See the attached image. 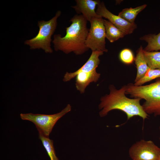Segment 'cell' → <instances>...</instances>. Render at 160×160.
<instances>
[{"mask_svg": "<svg viewBox=\"0 0 160 160\" xmlns=\"http://www.w3.org/2000/svg\"><path fill=\"white\" fill-rule=\"evenodd\" d=\"M119 57L121 62L127 64L132 63L135 59L132 52L128 49L121 50L119 53Z\"/></svg>", "mask_w": 160, "mask_h": 160, "instance_id": "cell-19", "label": "cell"}, {"mask_svg": "<svg viewBox=\"0 0 160 160\" xmlns=\"http://www.w3.org/2000/svg\"><path fill=\"white\" fill-rule=\"evenodd\" d=\"M103 23L105 28L106 38L110 42H113L125 36L122 31L109 20L103 19Z\"/></svg>", "mask_w": 160, "mask_h": 160, "instance_id": "cell-13", "label": "cell"}, {"mask_svg": "<svg viewBox=\"0 0 160 160\" xmlns=\"http://www.w3.org/2000/svg\"><path fill=\"white\" fill-rule=\"evenodd\" d=\"M90 27L86 41V45L92 51L107 52L105 47L106 33L101 17H94L90 22Z\"/></svg>", "mask_w": 160, "mask_h": 160, "instance_id": "cell-6", "label": "cell"}, {"mask_svg": "<svg viewBox=\"0 0 160 160\" xmlns=\"http://www.w3.org/2000/svg\"><path fill=\"white\" fill-rule=\"evenodd\" d=\"M96 11L98 15L107 19L122 31L125 35L132 33L137 28L135 23H130L118 15L111 12L106 8L103 1H99Z\"/></svg>", "mask_w": 160, "mask_h": 160, "instance_id": "cell-8", "label": "cell"}, {"mask_svg": "<svg viewBox=\"0 0 160 160\" xmlns=\"http://www.w3.org/2000/svg\"><path fill=\"white\" fill-rule=\"evenodd\" d=\"M71 110L69 104L59 113L51 115L34 114L31 113H21V119L33 122L36 126L39 132L49 137L53 128L57 121Z\"/></svg>", "mask_w": 160, "mask_h": 160, "instance_id": "cell-5", "label": "cell"}, {"mask_svg": "<svg viewBox=\"0 0 160 160\" xmlns=\"http://www.w3.org/2000/svg\"><path fill=\"white\" fill-rule=\"evenodd\" d=\"M134 60L137 69L136 76L134 81L135 83L142 78L149 68L145 59L142 46L137 51Z\"/></svg>", "mask_w": 160, "mask_h": 160, "instance_id": "cell-12", "label": "cell"}, {"mask_svg": "<svg viewBox=\"0 0 160 160\" xmlns=\"http://www.w3.org/2000/svg\"><path fill=\"white\" fill-rule=\"evenodd\" d=\"M143 52L150 68L160 69V51L147 52L143 49Z\"/></svg>", "mask_w": 160, "mask_h": 160, "instance_id": "cell-16", "label": "cell"}, {"mask_svg": "<svg viewBox=\"0 0 160 160\" xmlns=\"http://www.w3.org/2000/svg\"><path fill=\"white\" fill-rule=\"evenodd\" d=\"M39 138L41 141L42 145L49 157L50 160H59L57 157L53 145V141L41 133L39 132Z\"/></svg>", "mask_w": 160, "mask_h": 160, "instance_id": "cell-17", "label": "cell"}, {"mask_svg": "<svg viewBox=\"0 0 160 160\" xmlns=\"http://www.w3.org/2000/svg\"><path fill=\"white\" fill-rule=\"evenodd\" d=\"M103 53L102 51H92L90 57L81 67L74 72H67L65 74L63 81L64 82L69 81L80 72H89L96 69L100 63L99 57L103 55Z\"/></svg>", "mask_w": 160, "mask_h": 160, "instance_id": "cell-10", "label": "cell"}, {"mask_svg": "<svg viewBox=\"0 0 160 160\" xmlns=\"http://www.w3.org/2000/svg\"><path fill=\"white\" fill-rule=\"evenodd\" d=\"M147 6L146 4L134 8L123 9L118 15L119 16L132 24H135V20L137 15Z\"/></svg>", "mask_w": 160, "mask_h": 160, "instance_id": "cell-15", "label": "cell"}, {"mask_svg": "<svg viewBox=\"0 0 160 160\" xmlns=\"http://www.w3.org/2000/svg\"><path fill=\"white\" fill-rule=\"evenodd\" d=\"M71 23L66 28V34L62 37L55 35L52 42L55 51L60 50L66 54L73 52L76 55L84 53L89 50L86 41L89 29L87 20L82 15H74L71 19Z\"/></svg>", "mask_w": 160, "mask_h": 160, "instance_id": "cell-2", "label": "cell"}, {"mask_svg": "<svg viewBox=\"0 0 160 160\" xmlns=\"http://www.w3.org/2000/svg\"><path fill=\"white\" fill-rule=\"evenodd\" d=\"M129 154L132 160H158L160 148L151 140H141L130 147Z\"/></svg>", "mask_w": 160, "mask_h": 160, "instance_id": "cell-7", "label": "cell"}, {"mask_svg": "<svg viewBox=\"0 0 160 160\" xmlns=\"http://www.w3.org/2000/svg\"><path fill=\"white\" fill-rule=\"evenodd\" d=\"M125 94L132 98L144 99L145 101L142 106L148 115L160 116V77L146 85L136 86L129 83L127 85Z\"/></svg>", "mask_w": 160, "mask_h": 160, "instance_id": "cell-3", "label": "cell"}, {"mask_svg": "<svg viewBox=\"0 0 160 160\" xmlns=\"http://www.w3.org/2000/svg\"><path fill=\"white\" fill-rule=\"evenodd\" d=\"M158 160H160V155L159 156V158L158 159Z\"/></svg>", "mask_w": 160, "mask_h": 160, "instance_id": "cell-20", "label": "cell"}, {"mask_svg": "<svg viewBox=\"0 0 160 160\" xmlns=\"http://www.w3.org/2000/svg\"><path fill=\"white\" fill-rule=\"evenodd\" d=\"M100 74L97 73L96 69L89 72H80L76 76V86L81 93L85 92L86 87L92 82H96L100 77Z\"/></svg>", "mask_w": 160, "mask_h": 160, "instance_id": "cell-11", "label": "cell"}, {"mask_svg": "<svg viewBox=\"0 0 160 160\" xmlns=\"http://www.w3.org/2000/svg\"><path fill=\"white\" fill-rule=\"evenodd\" d=\"M159 131H160V126L159 127ZM159 139H160V137H159Z\"/></svg>", "mask_w": 160, "mask_h": 160, "instance_id": "cell-21", "label": "cell"}, {"mask_svg": "<svg viewBox=\"0 0 160 160\" xmlns=\"http://www.w3.org/2000/svg\"><path fill=\"white\" fill-rule=\"evenodd\" d=\"M110 92L100 99L99 108L101 110L99 114L101 117L106 116L113 110H120L126 115L127 120L135 116H139L143 121L148 118L149 115L144 111L140 103L141 99L130 98L126 97L125 92L127 85H124L117 89L113 85H110Z\"/></svg>", "mask_w": 160, "mask_h": 160, "instance_id": "cell-1", "label": "cell"}, {"mask_svg": "<svg viewBox=\"0 0 160 160\" xmlns=\"http://www.w3.org/2000/svg\"><path fill=\"white\" fill-rule=\"evenodd\" d=\"M99 0H76V4L72 8L79 15H82L87 21H90L94 17H101L95 10Z\"/></svg>", "mask_w": 160, "mask_h": 160, "instance_id": "cell-9", "label": "cell"}, {"mask_svg": "<svg viewBox=\"0 0 160 160\" xmlns=\"http://www.w3.org/2000/svg\"><path fill=\"white\" fill-rule=\"evenodd\" d=\"M61 14V12L58 11L55 16L50 20L39 21L38 33L33 38L26 41L25 44L29 45L31 49H42L46 53H52L53 50L51 47V38L56 28L57 19Z\"/></svg>", "mask_w": 160, "mask_h": 160, "instance_id": "cell-4", "label": "cell"}, {"mask_svg": "<svg viewBox=\"0 0 160 160\" xmlns=\"http://www.w3.org/2000/svg\"><path fill=\"white\" fill-rule=\"evenodd\" d=\"M140 39L145 41L148 44L144 49L145 51L152 52L160 50V32L157 34H148L140 38Z\"/></svg>", "mask_w": 160, "mask_h": 160, "instance_id": "cell-14", "label": "cell"}, {"mask_svg": "<svg viewBox=\"0 0 160 160\" xmlns=\"http://www.w3.org/2000/svg\"><path fill=\"white\" fill-rule=\"evenodd\" d=\"M160 77V69L149 68L142 78L133 84L136 86H140L146 83Z\"/></svg>", "mask_w": 160, "mask_h": 160, "instance_id": "cell-18", "label": "cell"}]
</instances>
